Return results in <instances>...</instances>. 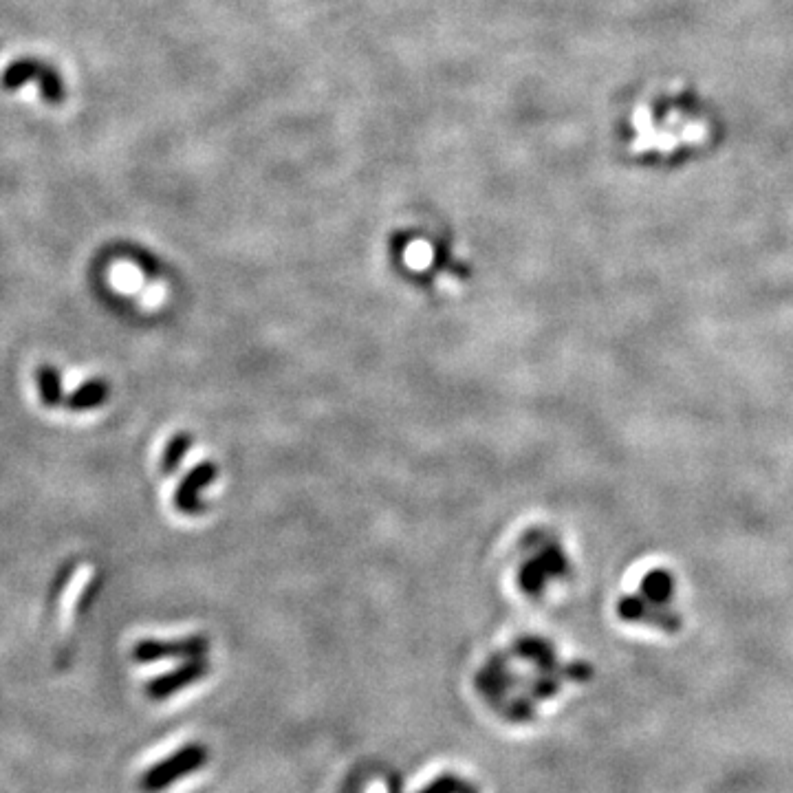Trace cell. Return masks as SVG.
Instances as JSON below:
<instances>
[{"mask_svg": "<svg viewBox=\"0 0 793 793\" xmlns=\"http://www.w3.org/2000/svg\"><path fill=\"white\" fill-rule=\"evenodd\" d=\"M558 690H560V683H558L556 675H549V672H540L538 677L527 681L525 694H527V697L534 699V701H540V699L556 697Z\"/></svg>", "mask_w": 793, "mask_h": 793, "instance_id": "obj_11", "label": "cell"}, {"mask_svg": "<svg viewBox=\"0 0 793 793\" xmlns=\"http://www.w3.org/2000/svg\"><path fill=\"white\" fill-rule=\"evenodd\" d=\"M459 793H479V791H476L474 787H470V785H467V782H465V785H463V789H461Z\"/></svg>", "mask_w": 793, "mask_h": 793, "instance_id": "obj_15", "label": "cell"}, {"mask_svg": "<svg viewBox=\"0 0 793 793\" xmlns=\"http://www.w3.org/2000/svg\"><path fill=\"white\" fill-rule=\"evenodd\" d=\"M463 785L465 782L461 778H456L454 774H443L439 778H434L428 787H423L417 793H459Z\"/></svg>", "mask_w": 793, "mask_h": 793, "instance_id": "obj_14", "label": "cell"}, {"mask_svg": "<svg viewBox=\"0 0 793 793\" xmlns=\"http://www.w3.org/2000/svg\"><path fill=\"white\" fill-rule=\"evenodd\" d=\"M38 386H40V399L42 404L53 408L62 401V379L60 373L53 366H40L38 368Z\"/></svg>", "mask_w": 793, "mask_h": 793, "instance_id": "obj_9", "label": "cell"}, {"mask_svg": "<svg viewBox=\"0 0 793 793\" xmlns=\"http://www.w3.org/2000/svg\"><path fill=\"white\" fill-rule=\"evenodd\" d=\"M501 714L512 723H527L536 716V701L523 694V697L507 699L501 708Z\"/></svg>", "mask_w": 793, "mask_h": 793, "instance_id": "obj_10", "label": "cell"}, {"mask_svg": "<svg viewBox=\"0 0 793 793\" xmlns=\"http://www.w3.org/2000/svg\"><path fill=\"white\" fill-rule=\"evenodd\" d=\"M672 593H675V578L664 569H655L646 573L642 582V597L650 604H668Z\"/></svg>", "mask_w": 793, "mask_h": 793, "instance_id": "obj_8", "label": "cell"}, {"mask_svg": "<svg viewBox=\"0 0 793 793\" xmlns=\"http://www.w3.org/2000/svg\"><path fill=\"white\" fill-rule=\"evenodd\" d=\"M617 613L622 615V619H628V622H633V619L635 622L637 619H644L648 615L646 600L644 597H637V595H628L617 604Z\"/></svg>", "mask_w": 793, "mask_h": 793, "instance_id": "obj_13", "label": "cell"}, {"mask_svg": "<svg viewBox=\"0 0 793 793\" xmlns=\"http://www.w3.org/2000/svg\"><path fill=\"white\" fill-rule=\"evenodd\" d=\"M188 448H190L188 434H177V437H172V441L168 443V448L164 452V461H161V470H164V474H170L177 470L183 461V454L188 452Z\"/></svg>", "mask_w": 793, "mask_h": 793, "instance_id": "obj_12", "label": "cell"}, {"mask_svg": "<svg viewBox=\"0 0 793 793\" xmlns=\"http://www.w3.org/2000/svg\"><path fill=\"white\" fill-rule=\"evenodd\" d=\"M520 683H523V679L509 670V653L492 655L490 661L479 670V675L474 677L476 692L490 703V708L498 712H501L505 701L509 699V692L518 690Z\"/></svg>", "mask_w": 793, "mask_h": 793, "instance_id": "obj_2", "label": "cell"}, {"mask_svg": "<svg viewBox=\"0 0 793 793\" xmlns=\"http://www.w3.org/2000/svg\"><path fill=\"white\" fill-rule=\"evenodd\" d=\"M205 763H208V749L199 743L186 745L166 760H161L155 767H150L144 778H141L139 787L146 793H159L170 785H175L177 780L199 771L201 767H205Z\"/></svg>", "mask_w": 793, "mask_h": 793, "instance_id": "obj_1", "label": "cell"}, {"mask_svg": "<svg viewBox=\"0 0 793 793\" xmlns=\"http://www.w3.org/2000/svg\"><path fill=\"white\" fill-rule=\"evenodd\" d=\"M210 642L203 635H194L179 639V642H157V639H144L133 648V659L139 664H150V661L161 659H199L208 653Z\"/></svg>", "mask_w": 793, "mask_h": 793, "instance_id": "obj_3", "label": "cell"}, {"mask_svg": "<svg viewBox=\"0 0 793 793\" xmlns=\"http://www.w3.org/2000/svg\"><path fill=\"white\" fill-rule=\"evenodd\" d=\"M111 395V388L102 379H91V382H84L71 397L67 399V406L71 410H93L97 406H102L104 401Z\"/></svg>", "mask_w": 793, "mask_h": 793, "instance_id": "obj_7", "label": "cell"}, {"mask_svg": "<svg viewBox=\"0 0 793 793\" xmlns=\"http://www.w3.org/2000/svg\"><path fill=\"white\" fill-rule=\"evenodd\" d=\"M520 659L534 661L536 668L540 672H549V675H556L558 664H556V653H553V646L545 639L540 637H520L514 644V653Z\"/></svg>", "mask_w": 793, "mask_h": 793, "instance_id": "obj_6", "label": "cell"}, {"mask_svg": "<svg viewBox=\"0 0 793 793\" xmlns=\"http://www.w3.org/2000/svg\"><path fill=\"white\" fill-rule=\"evenodd\" d=\"M216 479V465L201 463L181 481L175 494V505L183 514H201L203 505L199 503V492L205 485H210Z\"/></svg>", "mask_w": 793, "mask_h": 793, "instance_id": "obj_5", "label": "cell"}, {"mask_svg": "<svg viewBox=\"0 0 793 793\" xmlns=\"http://www.w3.org/2000/svg\"><path fill=\"white\" fill-rule=\"evenodd\" d=\"M208 672H210V664L203 657L188 659V661H183L179 668L166 672V675H159V677L152 679L146 686V692H148L150 699L164 701V699L172 697V694L181 692L183 688L192 686V683L201 681L205 675H208Z\"/></svg>", "mask_w": 793, "mask_h": 793, "instance_id": "obj_4", "label": "cell"}]
</instances>
